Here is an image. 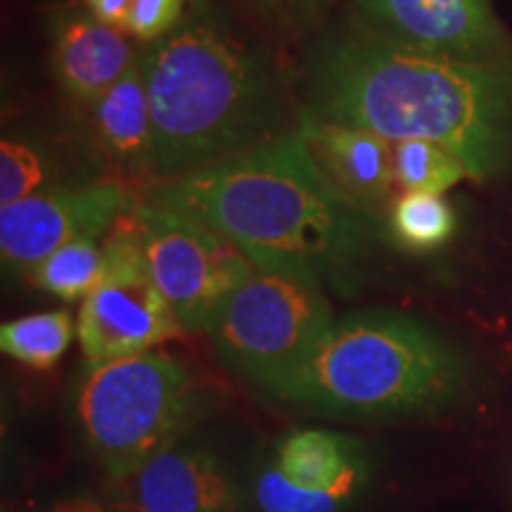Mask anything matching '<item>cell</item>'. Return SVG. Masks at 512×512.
<instances>
[{"label": "cell", "instance_id": "277c9868", "mask_svg": "<svg viewBox=\"0 0 512 512\" xmlns=\"http://www.w3.org/2000/svg\"><path fill=\"white\" fill-rule=\"evenodd\" d=\"M256 387L316 411L415 418L456 403L467 387V368L456 349L420 320L363 311L332 323L302 361Z\"/></svg>", "mask_w": 512, "mask_h": 512}, {"label": "cell", "instance_id": "d6986e66", "mask_svg": "<svg viewBox=\"0 0 512 512\" xmlns=\"http://www.w3.org/2000/svg\"><path fill=\"white\" fill-rule=\"evenodd\" d=\"M394 176L406 192L444 195L448 188L467 178L458 155L432 140L408 138L394 143Z\"/></svg>", "mask_w": 512, "mask_h": 512}, {"label": "cell", "instance_id": "2e32d148", "mask_svg": "<svg viewBox=\"0 0 512 512\" xmlns=\"http://www.w3.org/2000/svg\"><path fill=\"white\" fill-rule=\"evenodd\" d=\"M55 145L29 136H5L0 143V207L69 185V164Z\"/></svg>", "mask_w": 512, "mask_h": 512}, {"label": "cell", "instance_id": "30bf717a", "mask_svg": "<svg viewBox=\"0 0 512 512\" xmlns=\"http://www.w3.org/2000/svg\"><path fill=\"white\" fill-rule=\"evenodd\" d=\"M358 31L415 53L512 60L491 0H354Z\"/></svg>", "mask_w": 512, "mask_h": 512}, {"label": "cell", "instance_id": "ffe728a7", "mask_svg": "<svg viewBox=\"0 0 512 512\" xmlns=\"http://www.w3.org/2000/svg\"><path fill=\"white\" fill-rule=\"evenodd\" d=\"M363 482L366 479H349L332 489H304L271 465L256 479L254 498L261 512H342L354 501Z\"/></svg>", "mask_w": 512, "mask_h": 512}, {"label": "cell", "instance_id": "d4e9b609", "mask_svg": "<svg viewBox=\"0 0 512 512\" xmlns=\"http://www.w3.org/2000/svg\"><path fill=\"white\" fill-rule=\"evenodd\" d=\"M46 512H114L100 498L86 494H72L55 501Z\"/></svg>", "mask_w": 512, "mask_h": 512}, {"label": "cell", "instance_id": "8fae6325", "mask_svg": "<svg viewBox=\"0 0 512 512\" xmlns=\"http://www.w3.org/2000/svg\"><path fill=\"white\" fill-rule=\"evenodd\" d=\"M48 24L53 72L76 100L95 102L138 60L126 31L102 22L86 5L55 10Z\"/></svg>", "mask_w": 512, "mask_h": 512}, {"label": "cell", "instance_id": "603a6c76", "mask_svg": "<svg viewBox=\"0 0 512 512\" xmlns=\"http://www.w3.org/2000/svg\"><path fill=\"white\" fill-rule=\"evenodd\" d=\"M254 3L278 17L304 19L316 15L318 10H323L330 0H254Z\"/></svg>", "mask_w": 512, "mask_h": 512}, {"label": "cell", "instance_id": "7402d4cb", "mask_svg": "<svg viewBox=\"0 0 512 512\" xmlns=\"http://www.w3.org/2000/svg\"><path fill=\"white\" fill-rule=\"evenodd\" d=\"M183 22V0H133L128 8L124 31L155 43L171 34Z\"/></svg>", "mask_w": 512, "mask_h": 512}, {"label": "cell", "instance_id": "ba28073f", "mask_svg": "<svg viewBox=\"0 0 512 512\" xmlns=\"http://www.w3.org/2000/svg\"><path fill=\"white\" fill-rule=\"evenodd\" d=\"M76 328L86 363L143 354L183 335L181 320L147 266L133 211L105 235V268L83 299Z\"/></svg>", "mask_w": 512, "mask_h": 512}, {"label": "cell", "instance_id": "ac0fdd59", "mask_svg": "<svg viewBox=\"0 0 512 512\" xmlns=\"http://www.w3.org/2000/svg\"><path fill=\"white\" fill-rule=\"evenodd\" d=\"M105 268V245L98 235L76 238L38 264L31 271L34 283L64 302L86 299Z\"/></svg>", "mask_w": 512, "mask_h": 512}, {"label": "cell", "instance_id": "7c38bea8", "mask_svg": "<svg viewBox=\"0 0 512 512\" xmlns=\"http://www.w3.org/2000/svg\"><path fill=\"white\" fill-rule=\"evenodd\" d=\"M136 512H240L242 494L219 460L171 446L128 477Z\"/></svg>", "mask_w": 512, "mask_h": 512}, {"label": "cell", "instance_id": "6da1fadb", "mask_svg": "<svg viewBox=\"0 0 512 512\" xmlns=\"http://www.w3.org/2000/svg\"><path fill=\"white\" fill-rule=\"evenodd\" d=\"M304 114L392 143L432 140L482 181L512 162V60L425 55L356 29L311 53Z\"/></svg>", "mask_w": 512, "mask_h": 512}, {"label": "cell", "instance_id": "5bb4252c", "mask_svg": "<svg viewBox=\"0 0 512 512\" xmlns=\"http://www.w3.org/2000/svg\"><path fill=\"white\" fill-rule=\"evenodd\" d=\"M93 119L105 150L133 174L152 171V114L143 64L138 60L93 102Z\"/></svg>", "mask_w": 512, "mask_h": 512}, {"label": "cell", "instance_id": "3957f363", "mask_svg": "<svg viewBox=\"0 0 512 512\" xmlns=\"http://www.w3.org/2000/svg\"><path fill=\"white\" fill-rule=\"evenodd\" d=\"M152 114V171L190 174L266 143L280 121V83L264 50L195 8L140 55Z\"/></svg>", "mask_w": 512, "mask_h": 512}, {"label": "cell", "instance_id": "44dd1931", "mask_svg": "<svg viewBox=\"0 0 512 512\" xmlns=\"http://www.w3.org/2000/svg\"><path fill=\"white\" fill-rule=\"evenodd\" d=\"M394 238L411 249L441 247L456 230L451 204L430 192H406L389 216Z\"/></svg>", "mask_w": 512, "mask_h": 512}, {"label": "cell", "instance_id": "5b68a950", "mask_svg": "<svg viewBox=\"0 0 512 512\" xmlns=\"http://www.w3.org/2000/svg\"><path fill=\"white\" fill-rule=\"evenodd\" d=\"M195 384L174 356L143 351L86 363L74 411L86 446L114 479H128L147 460L176 446L192 420Z\"/></svg>", "mask_w": 512, "mask_h": 512}, {"label": "cell", "instance_id": "8992f818", "mask_svg": "<svg viewBox=\"0 0 512 512\" xmlns=\"http://www.w3.org/2000/svg\"><path fill=\"white\" fill-rule=\"evenodd\" d=\"M320 278L285 266H254L230 297L211 337L223 363L259 382L294 366L330 330Z\"/></svg>", "mask_w": 512, "mask_h": 512}, {"label": "cell", "instance_id": "4fadbf2b", "mask_svg": "<svg viewBox=\"0 0 512 512\" xmlns=\"http://www.w3.org/2000/svg\"><path fill=\"white\" fill-rule=\"evenodd\" d=\"M297 133L320 171L351 202L363 209H375L387 200L396 183L392 140L368 128L337 124L309 114H304Z\"/></svg>", "mask_w": 512, "mask_h": 512}, {"label": "cell", "instance_id": "7a4b0ae2", "mask_svg": "<svg viewBox=\"0 0 512 512\" xmlns=\"http://www.w3.org/2000/svg\"><path fill=\"white\" fill-rule=\"evenodd\" d=\"M150 202L195 216L254 266H285L351 285L370 256L375 221L328 181L299 133L162 181Z\"/></svg>", "mask_w": 512, "mask_h": 512}, {"label": "cell", "instance_id": "9a60e30c", "mask_svg": "<svg viewBox=\"0 0 512 512\" xmlns=\"http://www.w3.org/2000/svg\"><path fill=\"white\" fill-rule=\"evenodd\" d=\"M273 465L304 489H332L368 477V453L356 439L328 430L290 432L275 448Z\"/></svg>", "mask_w": 512, "mask_h": 512}, {"label": "cell", "instance_id": "9c48e42d", "mask_svg": "<svg viewBox=\"0 0 512 512\" xmlns=\"http://www.w3.org/2000/svg\"><path fill=\"white\" fill-rule=\"evenodd\" d=\"M136 209L133 192L119 181L57 188L0 207V256L15 273H31L46 256L83 235H107Z\"/></svg>", "mask_w": 512, "mask_h": 512}, {"label": "cell", "instance_id": "e0dca14e", "mask_svg": "<svg viewBox=\"0 0 512 512\" xmlns=\"http://www.w3.org/2000/svg\"><path fill=\"white\" fill-rule=\"evenodd\" d=\"M74 335H79V328L69 311L31 313L0 325V349L24 366L48 370L67 354Z\"/></svg>", "mask_w": 512, "mask_h": 512}, {"label": "cell", "instance_id": "cb8c5ba5", "mask_svg": "<svg viewBox=\"0 0 512 512\" xmlns=\"http://www.w3.org/2000/svg\"><path fill=\"white\" fill-rule=\"evenodd\" d=\"M131 3L133 0H86V8L91 10L93 15H98L102 22L124 29Z\"/></svg>", "mask_w": 512, "mask_h": 512}, {"label": "cell", "instance_id": "52a82bcc", "mask_svg": "<svg viewBox=\"0 0 512 512\" xmlns=\"http://www.w3.org/2000/svg\"><path fill=\"white\" fill-rule=\"evenodd\" d=\"M133 223L152 278L183 328L214 330L252 275V259L204 221L150 200L133 209Z\"/></svg>", "mask_w": 512, "mask_h": 512}]
</instances>
